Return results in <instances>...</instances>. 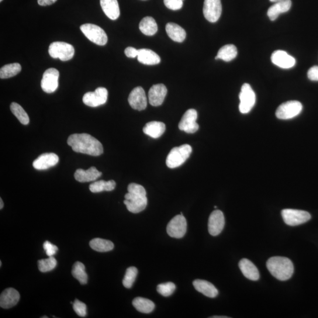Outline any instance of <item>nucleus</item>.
<instances>
[{"mask_svg": "<svg viewBox=\"0 0 318 318\" xmlns=\"http://www.w3.org/2000/svg\"><path fill=\"white\" fill-rule=\"evenodd\" d=\"M20 298V293L15 289H6L0 296V306L4 309H9L17 305Z\"/></svg>", "mask_w": 318, "mask_h": 318, "instance_id": "aec40b11", "label": "nucleus"}, {"mask_svg": "<svg viewBox=\"0 0 318 318\" xmlns=\"http://www.w3.org/2000/svg\"><path fill=\"white\" fill-rule=\"evenodd\" d=\"M90 247L92 250L99 252H106L113 250L114 244L109 240L96 238L90 242Z\"/></svg>", "mask_w": 318, "mask_h": 318, "instance_id": "2f4dec72", "label": "nucleus"}, {"mask_svg": "<svg viewBox=\"0 0 318 318\" xmlns=\"http://www.w3.org/2000/svg\"><path fill=\"white\" fill-rule=\"evenodd\" d=\"M57 0H38V4L41 6H50L56 3Z\"/></svg>", "mask_w": 318, "mask_h": 318, "instance_id": "a18cd8bd", "label": "nucleus"}, {"mask_svg": "<svg viewBox=\"0 0 318 318\" xmlns=\"http://www.w3.org/2000/svg\"><path fill=\"white\" fill-rule=\"evenodd\" d=\"M238 267L243 275L251 281H257L259 279L258 268L248 259H243L238 264Z\"/></svg>", "mask_w": 318, "mask_h": 318, "instance_id": "4be33fe9", "label": "nucleus"}, {"mask_svg": "<svg viewBox=\"0 0 318 318\" xmlns=\"http://www.w3.org/2000/svg\"><path fill=\"white\" fill-rule=\"evenodd\" d=\"M137 274L138 271L136 268L132 267L127 268L123 280V286L127 289L131 288L135 281Z\"/></svg>", "mask_w": 318, "mask_h": 318, "instance_id": "4c0bfd02", "label": "nucleus"}, {"mask_svg": "<svg viewBox=\"0 0 318 318\" xmlns=\"http://www.w3.org/2000/svg\"><path fill=\"white\" fill-rule=\"evenodd\" d=\"M192 152V148L189 144L173 148L167 158V167L175 169L181 167L187 161Z\"/></svg>", "mask_w": 318, "mask_h": 318, "instance_id": "20e7f679", "label": "nucleus"}, {"mask_svg": "<svg viewBox=\"0 0 318 318\" xmlns=\"http://www.w3.org/2000/svg\"><path fill=\"white\" fill-rule=\"evenodd\" d=\"M10 109L21 123L24 125H27L29 123L30 119L28 115L18 103H12L10 106Z\"/></svg>", "mask_w": 318, "mask_h": 318, "instance_id": "c9c22d12", "label": "nucleus"}, {"mask_svg": "<svg viewBox=\"0 0 318 318\" xmlns=\"http://www.w3.org/2000/svg\"><path fill=\"white\" fill-rule=\"evenodd\" d=\"M291 0H282V1L275 3L268 10V16L271 21H275L281 14L288 12L291 8Z\"/></svg>", "mask_w": 318, "mask_h": 318, "instance_id": "b1692460", "label": "nucleus"}, {"mask_svg": "<svg viewBox=\"0 0 318 318\" xmlns=\"http://www.w3.org/2000/svg\"><path fill=\"white\" fill-rule=\"evenodd\" d=\"M0 2H3V0H0Z\"/></svg>", "mask_w": 318, "mask_h": 318, "instance_id": "603ef678", "label": "nucleus"}, {"mask_svg": "<svg viewBox=\"0 0 318 318\" xmlns=\"http://www.w3.org/2000/svg\"><path fill=\"white\" fill-rule=\"evenodd\" d=\"M282 216L286 224L295 226L305 223L311 219V216L306 211L286 209L282 211Z\"/></svg>", "mask_w": 318, "mask_h": 318, "instance_id": "0eeeda50", "label": "nucleus"}, {"mask_svg": "<svg viewBox=\"0 0 318 318\" xmlns=\"http://www.w3.org/2000/svg\"><path fill=\"white\" fill-rule=\"evenodd\" d=\"M57 261L53 257H49L46 259H41L38 261V267L41 272H50L56 268Z\"/></svg>", "mask_w": 318, "mask_h": 318, "instance_id": "e433bc0d", "label": "nucleus"}, {"mask_svg": "<svg viewBox=\"0 0 318 318\" xmlns=\"http://www.w3.org/2000/svg\"><path fill=\"white\" fill-rule=\"evenodd\" d=\"M267 267L272 276L279 281H285L292 277L294 267L289 259L282 257L269 258Z\"/></svg>", "mask_w": 318, "mask_h": 318, "instance_id": "7ed1b4c3", "label": "nucleus"}, {"mask_svg": "<svg viewBox=\"0 0 318 318\" xmlns=\"http://www.w3.org/2000/svg\"><path fill=\"white\" fill-rule=\"evenodd\" d=\"M104 13L110 19L116 20L120 16V9L117 0H100Z\"/></svg>", "mask_w": 318, "mask_h": 318, "instance_id": "393cba45", "label": "nucleus"}, {"mask_svg": "<svg viewBox=\"0 0 318 318\" xmlns=\"http://www.w3.org/2000/svg\"><path fill=\"white\" fill-rule=\"evenodd\" d=\"M176 289V285L174 283L167 282L161 283L157 287V292L165 297L170 296L174 293Z\"/></svg>", "mask_w": 318, "mask_h": 318, "instance_id": "58836bf2", "label": "nucleus"}, {"mask_svg": "<svg viewBox=\"0 0 318 318\" xmlns=\"http://www.w3.org/2000/svg\"><path fill=\"white\" fill-rule=\"evenodd\" d=\"M2 262H0V267H2Z\"/></svg>", "mask_w": 318, "mask_h": 318, "instance_id": "8fccbe9b", "label": "nucleus"}, {"mask_svg": "<svg viewBox=\"0 0 318 318\" xmlns=\"http://www.w3.org/2000/svg\"><path fill=\"white\" fill-rule=\"evenodd\" d=\"M307 77L312 81H318V66H313L307 71Z\"/></svg>", "mask_w": 318, "mask_h": 318, "instance_id": "37998d69", "label": "nucleus"}, {"mask_svg": "<svg viewBox=\"0 0 318 318\" xmlns=\"http://www.w3.org/2000/svg\"><path fill=\"white\" fill-rule=\"evenodd\" d=\"M240 105L238 108L241 113L251 112L255 105L256 95L250 85L245 84L241 88L240 95Z\"/></svg>", "mask_w": 318, "mask_h": 318, "instance_id": "1a4fd4ad", "label": "nucleus"}, {"mask_svg": "<svg viewBox=\"0 0 318 318\" xmlns=\"http://www.w3.org/2000/svg\"><path fill=\"white\" fill-rule=\"evenodd\" d=\"M212 318H229V317H227V316H214L212 317H211Z\"/></svg>", "mask_w": 318, "mask_h": 318, "instance_id": "de8ad7c7", "label": "nucleus"}, {"mask_svg": "<svg viewBox=\"0 0 318 318\" xmlns=\"http://www.w3.org/2000/svg\"><path fill=\"white\" fill-rule=\"evenodd\" d=\"M139 29L144 35L153 36L157 32V24L151 17H146L141 20L139 24Z\"/></svg>", "mask_w": 318, "mask_h": 318, "instance_id": "c85d7f7f", "label": "nucleus"}, {"mask_svg": "<svg viewBox=\"0 0 318 318\" xmlns=\"http://www.w3.org/2000/svg\"><path fill=\"white\" fill-rule=\"evenodd\" d=\"M128 193L124 196V205L130 212L138 213L142 212L147 205L146 192L143 186L130 183L128 186Z\"/></svg>", "mask_w": 318, "mask_h": 318, "instance_id": "f03ea898", "label": "nucleus"}, {"mask_svg": "<svg viewBox=\"0 0 318 318\" xmlns=\"http://www.w3.org/2000/svg\"><path fill=\"white\" fill-rule=\"evenodd\" d=\"M81 30L90 41L99 46H105L108 43V38L105 31L95 24H84Z\"/></svg>", "mask_w": 318, "mask_h": 318, "instance_id": "39448f33", "label": "nucleus"}, {"mask_svg": "<svg viewBox=\"0 0 318 318\" xmlns=\"http://www.w3.org/2000/svg\"><path fill=\"white\" fill-rule=\"evenodd\" d=\"M269 1L272 3H277L279 2L282 1V0H269Z\"/></svg>", "mask_w": 318, "mask_h": 318, "instance_id": "09e8293b", "label": "nucleus"}, {"mask_svg": "<svg viewBox=\"0 0 318 318\" xmlns=\"http://www.w3.org/2000/svg\"><path fill=\"white\" fill-rule=\"evenodd\" d=\"M302 105L298 101L286 102L278 107L276 116L281 120H289L298 116L302 110Z\"/></svg>", "mask_w": 318, "mask_h": 318, "instance_id": "6e6552de", "label": "nucleus"}, {"mask_svg": "<svg viewBox=\"0 0 318 318\" xmlns=\"http://www.w3.org/2000/svg\"><path fill=\"white\" fill-rule=\"evenodd\" d=\"M166 31L168 35L172 40L176 42L182 43L186 39L185 30L177 24L169 23L166 26Z\"/></svg>", "mask_w": 318, "mask_h": 318, "instance_id": "bb28decb", "label": "nucleus"}, {"mask_svg": "<svg viewBox=\"0 0 318 318\" xmlns=\"http://www.w3.org/2000/svg\"><path fill=\"white\" fill-rule=\"evenodd\" d=\"M72 275L78 280L82 285H85L88 283V276L85 271L84 264L81 262H75L72 267Z\"/></svg>", "mask_w": 318, "mask_h": 318, "instance_id": "72a5a7b5", "label": "nucleus"}, {"mask_svg": "<svg viewBox=\"0 0 318 318\" xmlns=\"http://www.w3.org/2000/svg\"><path fill=\"white\" fill-rule=\"evenodd\" d=\"M271 61L273 64L284 69L292 68L296 64L295 58L282 50L274 51L272 54Z\"/></svg>", "mask_w": 318, "mask_h": 318, "instance_id": "f3484780", "label": "nucleus"}, {"mask_svg": "<svg viewBox=\"0 0 318 318\" xmlns=\"http://www.w3.org/2000/svg\"><path fill=\"white\" fill-rule=\"evenodd\" d=\"M183 0H164L166 7L169 9L179 10L182 8L183 5Z\"/></svg>", "mask_w": 318, "mask_h": 318, "instance_id": "a19ab883", "label": "nucleus"}, {"mask_svg": "<svg viewBox=\"0 0 318 318\" xmlns=\"http://www.w3.org/2000/svg\"><path fill=\"white\" fill-rule=\"evenodd\" d=\"M108 90L104 88H99L95 92L86 93L83 98V102L86 105L96 108L105 105L108 100Z\"/></svg>", "mask_w": 318, "mask_h": 318, "instance_id": "9b49d317", "label": "nucleus"}, {"mask_svg": "<svg viewBox=\"0 0 318 318\" xmlns=\"http://www.w3.org/2000/svg\"><path fill=\"white\" fill-rule=\"evenodd\" d=\"M237 54V50L236 46L233 44H227L220 48L215 59H221L229 62L236 58Z\"/></svg>", "mask_w": 318, "mask_h": 318, "instance_id": "c756f323", "label": "nucleus"}, {"mask_svg": "<svg viewBox=\"0 0 318 318\" xmlns=\"http://www.w3.org/2000/svg\"><path fill=\"white\" fill-rule=\"evenodd\" d=\"M48 53L52 58H59L61 61H66L74 57V48L70 44L56 41L50 45Z\"/></svg>", "mask_w": 318, "mask_h": 318, "instance_id": "423d86ee", "label": "nucleus"}, {"mask_svg": "<svg viewBox=\"0 0 318 318\" xmlns=\"http://www.w3.org/2000/svg\"><path fill=\"white\" fill-rule=\"evenodd\" d=\"M187 231V221L183 215H176L168 224L167 233L172 237L181 238Z\"/></svg>", "mask_w": 318, "mask_h": 318, "instance_id": "9d476101", "label": "nucleus"}, {"mask_svg": "<svg viewBox=\"0 0 318 318\" xmlns=\"http://www.w3.org/2000/svg\"><path fill=\"white\" fill-rule=\"evenodd\" d=\"M193 285L196 290L209 298H214L218 295V290L216 287L205 280L196 279L193 281Z\"/></svg>", "mask_w": 318, "mask_h": 318, "instance_id": "412c9836", "label": "nucleus"}, {"mask_svg": "<svg viewBox=\"0 0 318 318\" xmlns=\"http://www.w3.org/2000/svg\"><path fill=\"white\" fill-rule=\"evenodd\" d=\"M116 183L114 181H99L92 183L89 186L92 193H100L104 191L110 192L116 188Z\"/></svg>", "mask_w": 318, "mask_h": 318, "instance_id": "473e14b6", "label": "nucleus"}, {"mask_svg": "<svg viewBox=\"0 0 318 318\" xmlns=\"http://www.w3.org/2000/svg\"><path fill=\"white\" fill-rule=\"evenodd\" d=\"M168 90L163 84H157L152 86L148 91V101L151 106L157 107L162 105L166 96H167Z\"/></svg>", "mask_w": 318, "mask_h": 318, "instance_id": "a211bd4d", "label": "nucleus"}, {"mask_svg": "<svg viewBox=\"0 0 318 318\" xmlns=\"http://www.w3.org/2000/svg\"><path fill=\"white\" fill-rule=\"evenodd\" d=\"M67 144L77 153L99 156L103 153V145L100 141L87 133L71 134Z\"/></svg>", "mask_w": 318, "mask_h": 318, "instance_id": "f257e3e1", "label": "nucleus"}, {"mask_svg": "<svg viewBox=\"0 0 318 318\" xmlns=\"http://www.w3.org/2000/svg\"><path fill=\"white\" fill-rule=\"evenodd\" d=\"M102 175V173L99 172L95 167H91L87 171L79 169L75 171L74 178L76 181L81 182H89L95 181Z\"/></svg>", "mask_w": 318, "mask_h": 318, "instance_id": "5701e85b", "label": "nucleus"}, {"mask_svg": "<svg viewBox=\"0 0 318 318\" xmlns=\"http://www.w3.org/2000/svg\"><path fill=\"white\" fill-rule=\"evenodd\" d=\"M59 161V157L56 154L53 153H44L34 161L33 166L36 170H46L54 167Z\"/></svg>", "mask_w": 318, "mask_h": 318, "instance_id": "6ab92c4d", "label": "nucleus"}, {"mask_svg": "<svg viewBox=\"0 0 318 318\" xmlns=\"http://www.w3.org/2000/svg\"><path fill=\"white\" fill-rule=\"evenodd\" d=\"M222 8L220 0H205L203 15L210 23H216L220 19Z\"/></svg>", "mask_w": 318, "mask_h": 318, "instance_id": "ddd939ff", "label": "nucleus"}, {"mask_svg": "<svg viewBox=\"0 0 318 318\" xmlns=\"http://www.w3.org/2000/svg\"><path fill=\"white\" fill-rule=\"evenodd\" d=\"M166 126L165 123L156 122L147 123L143 127L144 133L154 139H157L165 133Z\"/></svg>", "mask_w": 318, "mask_h": 318, "instance_id": "cd10ccee", "label": "nucleus"}, {"mask_svg": "<svg viewBox=\"0 0 318 318\" xmlns=\"http://www.w3.org/2000/svg\"><path fill=\"white\" fill-rule=\"evenodd\" d=\"M133 305L139 312L144 313H149L154 309V303L151 300L137 297L133 300Z\"/></svg>", "mask_w": 318, "mask_h": 318, "instance_id": "7c9ffc66", "label": "nucleus"}, {"mask_svg": "<svg viewBox=\"0 0 318 318\" xmlns=\"http://www.w3.org/2000/svg\"><path fill=\"white\" fill-rule=\"evenodd\" d=\"M138 51H139V50L136 49L135 48L129 47L126 48L125 50H124V53H125L127 57L135 58L137 57Z\"/></svg>", "mask_w": 318, "mask_h": 318, "instance_id": "c03bdc74", "label": "nucleus"}, {"mask_svg": "<svg viewBox=\"0 0 318 318\" xmlns=\"http://www.w3.org/2000/svg\"><path fill=\"white\" fill-rule=\"evenodd\" d=\"M138 61L146 65H155L160 63L161 57L153 51L142 48L138 51Z\"/></svg>", "mask_w": 318, "mask_h": 318, "instance_id": "a878e982", "label": "nucleus"}, {"mask_svg": "<svg viewBox=\"0 0 318 318\" xmlns=\"http://www.w3.org/2000/svg\"><path fill=\"white\" fill-rule=\"evenodd\" d=\"M59 71L54 68H50L44 72L41 80V89L44 92L52 93L56 91L58 87Z\"/></svg>", "mask_w": 318, "mask_h": 318, "instance_id": "f8f14e48", "label": "nucleus"}, {"mask_svg": "<svg viewBox=\"0 0 318 318\" xmlns=\"http://www.w3.org/2000/svg\"><path fill=\"white\" fill-rule=\"evenodd\" d=\"M22 70V66L19 63H12L4 65L0 70V78H9L18 74Z\"/></svg>", "mask_w": 318, "mask_h": 318, "instance_id": "f704fd0d", "label": "nucleus"}, {"mask_svg": "<svg viewBox=\"0 0 318 318\" xmlns=\"http://www.w3.org/2000/svg\"><path fill=\"white\" fill-rule=\"evenodd\" d=\"M72 307L75 312L81 317H85L87 314V306L86 304L78 299H75L72 303Z\"/></svg>", "mask_w": 318, "mask_h": 318, "instance_id": "ea45409f", "label": "nucleus"}, {"mask_svg": "<svg viewBox=\"0 0 318 318\" xmlns=\"http://www.w3.org/2000/svg\"><path fill=\"white\" fill-rule=\"evenodd\" d=\"M4 207V203H3V201L2 199H0V209H2Z\"/></svg>", "mask_w": 318, "mask_h": 318, "instance_id": "49530a36", "label": "nucleus"}, {"mask_svg": "<svg viewBox=\"0 0 318 318\" xmlns=\"http://www.w3.org/2000/svg\"><path fill=\"white\" fill-rule=\"evenodd\" d=\"M198 113L195 109L187 110L183 116L179 124V129L187 133H194L198 130L199 126L197 123Z\"/></svg>", "mask_w": 318, "mask_h": 318, "instance_id": "4468645a", "label": "nucleus"}, {"mask_svg": "<svg viewBox=\"0 0 318 318\" xmlns=\"http://www.w3.org/2000/svg\"><path fill=\"white\" fill-rule=\"evenodd\" d=\"M225 224V220L222 211L214 210L210 214L208 221V230L213 236H216L222 232Z\"/></svg>", "mask_w": 318, "mask_h": 318, "instance_id": "2eb2a0df", "label": "nucleus"}, {"mask_svg": "<svg viewBox=\"0 0 318 318\" xmlns=\"http://www.w3.org/2000/svg\"><path fill=\"white\" fill-rule=\"evenodd\" d=\"M43 248L48 257H53V256L57 253L58 250L56 245L51 244L50 242L48 241L45 242L43 245Z\"/></svg>", "mask_w": 318, "mask_h": 318, "instance_id": "79ce46f5", "label": "nucleus"}, {"mask_svg": "<svg viewBox=\"0 0 318 318\" xmlns=\"http://www.w3.org/2000/svg\"><path fill=\"white\" fill-rule=\"evenodd\" d=\"M43 317V318H44V317L47 318V317H47V316H43V317Z\"/></svg>", "mask_w": 318, "mask_h": 318, "instance_id": "3c124183", "label": "nucleus"}, {"mask_svg": "<svg viewBox=\"0 0 318 318\" xmlns=\"http://www.w3.org/2000/svg\"><path fill=\"white\" fill-rule=\"evenodd\" d=\"M128 101L134 110L141 111L146 108L147 98L144 89L141 87L134 88L130 93Z\"/></svg>", "mask_w": 318, "mask_h": 318, "instance_id": "dca6fc26", "label": "nucleus"}]
</instances>
